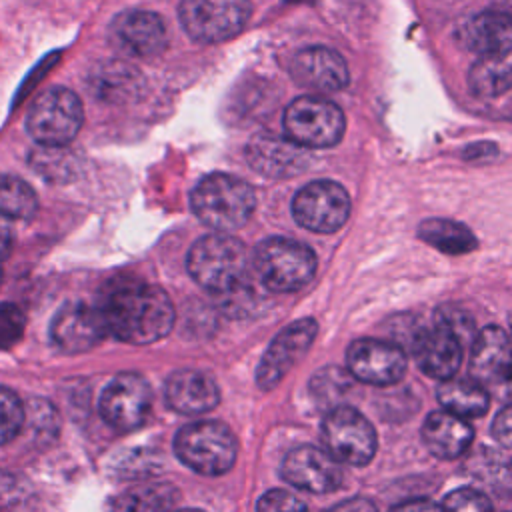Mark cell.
<instances>
[{
	"mask_svg": "<svg viewBox=\"0 0 512 512\" xmlns=\"http://www.w3.org/2000/svg\"><path fill=\"white\" fill-rule=\"evenodd\" d=\"M106 330L128 344H150L164 338L174 324L168 294L154 284L128 282L112 288L100 308Z\"/></svg>",
	"mask_w": 512,
	"mask_h": 512,
	"instance_id": "1",
	"label": "cell"
},
{
	"mask_svg": "<svg viewBox=\"0 0 512 512\" xmlns=\"http://www.w3.org/2000/svg\"><path fill=\"white\" fill-rule=\"evenodd\" d=\"M188 272L206 290L230 296L244 288L248 276V254L244 244L226 234H206L188 252Z\"/></svg>",
	"mask_w": 512,
	"mask_h": 512,
	"instance_id": "2",
	"label": "cell"
},
{
	"mask_svg": "<svg viewBox=\"0 0 512 512\" xmlns=\"http://www.w3.org/2000/svg\"><path fill=\"white\" fill-rule=\"evenodd\" d=\"M190 204L200 222L216 232H232L248 222L256 196L248 182L230 174H210L192 190Z\"/></svg>",
	"mask_w": 512,
	"mask_h": 512,
	"instance_id": "3",
	"label": "cell"
},
{
	"mask_svg": "<svg viewBox=\"0 0 512 512\" xmlns=\"http://www.w3.org/2000/svg\"><path fill=\"white\" fill-rule=\"evenodd\" d=\"M254 268L264 286L272 292H296L304 288L316 272V254L298 240L274 236L258 244Z\"/></svg>",
	"mask_w": 512,
	"mask_h": 512,
	"instance_id": "4",
	"label": "cell"
},
{
	"mask_svg": "<svg viewBox=\"0 0 512 512\" xmlns=\"http://www.w3.org/2000/svg\"><path fill=\"white\" fill-rule=\"evenodd\" d=\"M174 450L180 462L194 472L216 476L234 466L238 446L228 426L214 420H200L178 430Z\"/></svg>",
	"mask_w": 512,
	"mask_h": 512,
	"instance_id": "5",
	"label": "cell"
},
{
	"mask_svg": "<svg viewBox=\"0 0 512 512\" xmlns=\"http://www.w3.org/2000/svg\"><path fill=\"white\" fill-rule=\"evenodd\" d=\"M82 120L80 98L64 86H54L44 90L30 104L26 132L40 146H66L80 132Z\"/></svg>",
	"mask_w": 512,
	"mask_h": 512,
	"instance_id": "6",
	"label": "cell"
},
{
	"mask_svg": "<svg viewBox=\"0 0 512 512\" xmlns=\"http://www.w3.org/2000/svg\"><path fill=\"white\" fill-rule=\"evenodd\" d=\"M344 114L328 98L300 96L284 110V132L302 148H328L344 134Z\"/></svg>",
	"mask_w": 512,
	"mask_h": 512,
	"instance_id": "7",
	"label": "cell"
},
{
	"mask_svg": "<svg viewBox=\"0 0 512 512\" xmlns=\"http://www.w3.org/2000/svg\"><path fill=\"white\" fill-rule=\"evenodd\" d=\"M250 0H182L178 6L180 24L200 44L230 40L248 24Z\"/></svg>",
	"mask_w": 512,
	"mask_h": 512,
	"instance_id": "8",
	"label": "cell"
},
{
	"mask_svg": "<svg viewBox=\"0 0 512 512\" xmlns=\"http://www.w3.org/2000/svg\"><path fill=\"white\" fill-rule=\"evenodd\" d=\"M322 438L328 452L352 466H364L376 452V432L358 410L350 406L332 408L322 424Z\"/></svg>",
	"mask_w": 512,
	"mask_h": 512,
	"instance_id": "9",
	"label": "cell"
},
{
	"mask_svg": "<svg viewBox=\"0 0 512 512\" xmlns=\"http://www.w3.org/2000/svg\"><path fill=\"white\" fill-rule=\"evenodd\" d=\"M294 220L312 232L328 234L344 226L350 214L348 192L332 180H314L302 186L292 200Z\"/></svg>",
	"mask_w": 512,
	"mask_h": 512,
	"instance_id": "10",
	"label": "cell"
},
{
	"mask_svg": "<svg viewBox=\"0 0 512 512\" xmlns=\"http://www.w3.org/2000/svg\"><path fill=\"white\" fill-rule=\"evenodd\" d=\"M152 410L150 384L134 372L118 374L100 396V414L108 426L130 432L142 426Z\"/></svg>",
	"mask_w": 512,
	"mask_h": 512,
	"instance_id": "11",
	"label": "cell"
},
{
	"mask_svg": "<svg viewBox=\"0 0 512 512\" xmlns=\"http://www.w3.org/2000/svg\"><path fill=\"white\" fill-rule=\"evenodd\" d=\"M318 326L312 318H302L298 322H292L286 326L268 346L264 352L258 370H256V384L260 390L270 392L276 388L282 378L306 356L310 350L314 338H316Z\"/></svg>",
	"mask_w": 512,
	"mask_h": 512,
	"instance_id": "12",
	"label": "cell"
},
{
	"mask_svg": "<svg viewBox=\"0 0 512 512\" xmlns=\"http://www.w3.org/2000/svg\"><path fill=\"white\" fill-rule=\"evenodd\" d=\"M346 364L354 378L374 386H388L398 382L406 372V354L398 344L360 338L350 344Z\"/></svg>",
	"mask_w": 512,
	"mask_h": 512,
	"instance_id": "13",
	"label": "cell"
},
{
	"mask_svg": "<svg viewBox=\"0 0 512 512\" xmlns=\"http://www.w3.org/2000/svg\"><path fill=\"white\" fill-rule=\"evenodd\" d=\"M472 380L484 388L510 392L512 396V338L498 326H488L472 342Z\"/></svg>",
	"mask_w": 512,
	"mask_h": 512,
	"instance_id": "14",
	"label": "cell"
},
{
	"mask_svg": "<svg viewBox=\"0 0 512 512\" xmlns=\"http://www.w3.org/2000/svg\"><path fill=\"white\" fill-rule=\"evenodd\" d=\"M282 478L306 492L324 494L342 484V468L338 460L316 446H298L286 454L280 468Z\"/></svg>",
	"mask_w": 512,
	"mask_h": 512,
	"instance_id": "15",
	"label": "cell"
},
{
	"mask_svg": "<svg viewBox=\"0 0 512 512\" xmlns=\"http://www.w3.org/2000/svg\"><path fill=\"white\" fill-rule=\"evenodd\" d=\"M50 334L60 350L78 354L94 348L108 330L100 308L86 302H70L54 316Z\"/></svg>",
	"mask_w": 512,
	"mask_h": 512,
	"instance_id": "16",
	"label": "cell"
},
{
	"mask_svg": "<svg viewBox=\"0 0 512 512\" xmlns=\"http://www.w3.org/2000/svg\"><path fill=\"white\" fill-rule=\"evenodd\" d=\"M420 370L432 378H452L462 360V338L444 322L436 320L434 328H420L412 346Z\"/></svg>",
	"mask_w": 512,
	"mask_h": 512,
	"instance_id": "17",
	"label": "cell"
},
{
	"mask_svg": "<svg viewBox=\"0 0 512 512\" xmlns=\"http://www.w3.org/2000/svg\"><path fill=\"white\" fill-rule=\"evenodd\" d=\"M290 74L302 88L314 92H336L348 84L346 60L332 48L310 46L300 50L290 66Z\"/></svg>",
	"mask_w": 512,
	"mask_h": 512,
	"instance_id": "18",
	"label": "cell"
},
{
	"mask_svg": "<svg viewBox=\"0 0 512 512\" xmlns=\"http://www.w3.org/2000/svg\"><path fill=\"white\" fill-rule=\"evenodd\" d=\"M250 166L270 178H288L308 166V154L290 138L270 132L256 134L246 146Z\"/></svg>",
	"mask_w": 512,
	"mask_h": 512,
	"instance_id": "19",
	"label": "cell"
},
{
	"mask_svg": "<svg viewBox=\"0 0 512 512\" xmlns=\"http://www.w3.org/2000/svg\"><path fill=\"white\" fill-rule=\"evenodd\" d=\"M116 44L138 58H152L166 48L164 20L150 10H126L112 22Z\"/></svg>",
	"mask_w": 512,
	"mask_h": 512,
	"instance_id": "20",
	"label": "cell"
},
{
	"mask_svg": "<svg viewBox=\"0 0 512 512\" xmlns=\"http://www.w3.org/2000/svg\"><path fill=\"white\" fill-rule=\"evenodd\" d=\"M458 40L480 56L512 52V12L484 10L472 16L460 26Z\"/></svg>",
	"mask_w": 512,
	"mask_h": 512,
	"instance_id": "21",
	"label": "cell"
},
{
	"mask_svg": "<svg viewBox=\"0 0 512 512\" xmlns=\"http://www.w3.org/2000/svg\"><path fill=\"white\" fill-rule=\"evenodd\" d=\"M164 396L174 412L186 416L204 414L220 400L216 382L208 374L190 368L176 370L168 376Z\"/></svg>",
	"mask_w": 512,
	"mask_h": 512,
	"instance_id": "22",
	"label": "cell"
},
{
	"mask_svg": "<svg viewBox=\"0 0 512 512\" xmlns=\"http://www.w3.org/2000/svg\"><path fill=\"white\" fill-rule=\"evenodd\" d=\"M472 436V426L448 410H436L428 414L422 426V440L426 448L442 460L462 456L468 450Z\"/></svg>",
	"mask_w": 512,
	"mask_h": 512,
	"instance_id": "23",
	"label": "cell"
},
{
	"mask_svg": "<svg viewBox=\"0 0 512 512\" xmlns=\"http://www.w3.org/2000/svg\"><path fill=\"white\" fill-rule=\"evenodd\" d=\"M440 406L460 418H476L488 410V390L472 378H446L436 394Z\"/></svg>",
	"mask_w": 512,
	"mask_h": 512,
	"instance_id": "24",
	"label": "cell"
},
{
	"mask_svg": "<svg viewBox=\"0 0 512 512\" xmlns=\"http://www.w3.org/2000/svg\"><path fill=\"white\" fill-rule=\"evenodd\" d=\"M178 502V490L168 482H146L120 492L112 512H170Z\"/></svg>",
	"mask_w": 512,
	"mask_h": 512,
	"instance_id": "25",
	"label": "cell"
},
{
	"mask_svg": "<svg viewBox=\"0 0 512 512\" xmlns=\"http://www.w3.org/2000/svg\"><path fill=\"white\" fill-rule=\"evenodd\" d=\"M512 88V52L482 56L470 70V90L482 98L502 96Z\"/></svg>",
	"mask_w": 512,
	"mask_h": 512,
	"instance_id": "26",
	"label": "cell"
},
{
	"mask_svg": "<svg viewBox=\"0 0 512 512\" xmlns=\"http://www.w3.org/2000/svg\"><path fill=\"white\" fill-rule=\"evenodd\" d=\"M418 236L446 254H466L476 248V238L470 228L448 218H428L418 226Z\"/></svg>",
	"mask_w": 512,
	"mask_h": 512,
	"instance_id": "27",
	"label": "cell"
},
{
	"mask_svg": "<svg viewBox=\"0 0 512 512\" xmlns=\"http://www.w3.org/2000/svg\"><path fill=\"white\" fill-rule=\"evenodd\" d=\"M38 210V198L30 184L18 176L0 174V212L8 218L28 220Z\"/></svg>",
	"mask_w": 512,
	"mask_h": 512,
	"instance_id": "28",
	"label": "cell"
},
{
	"mask_svg": "<svg viewBox=\"0 0 512 512\" xmlns=\"http://www.w3.org/2000/svg\"><path fill=\"white\" fill-rule=\"evenodd\" d=\"M64 146H44L42 150L30 154V164L44 174V178H66L72 174L74 160L72 156L64 150Z\"/></svg>",
	"mask_w": 512,
	"mask_h": 512,
	"instance_id": "29",
	"label": "cell"
},
{
	"mask_svg": "<svg viewBox=\"0 0 512 512\" xmlns=\"http://www.w3.org/2000/svg\"><path fill=\"white\" fill-rule=\"evenodd\" d=\"M24 412L26 408L18 396L12 390L0 386V444L10 442L18 434L24 424Z\"/></svg>",
	"mask_w": 512,
	"mask_h": 512,
	"instance_id": "30",
	"label": "cell"
},
{
	"mask_svg": "<svg viewBox=\"0 0 512 512\" xmlns=\"http://www.w3.org/2000/svg\"><path fill=\"white\" fill-rule=\"evenodd\" d=\"M444 512H494L490 500L474 488H458L440 504Z\"/></svg>",
	"mask_w": 512,
	"mask_h": 512,
	"instance_id": "31",
	"label": "cell"
},
{
	"mask_svg": "<svg viewBox=\"0 0 512 512\" xmlns=\"http://www.w3.org/2000/svg\"><path fill=\"white\" fill-rule=\"evenodd\" d=\"M26 328L24 312L16 304H0V348L14 346Z\"/></svg>",
	"mask_w": 512,
	"mask_h": 512,
	"instance_id": "32",
	"label": "cell"
},
{
	"mask_svg": "<svg viewBox=\"0 0 512 512\" xmlns=\"http://www.w3.org/2000/svg\"><path fill=\"white\" fill-rule=\"evenodd\" d=\"M256 512H308V508L292 492L274 488V490H268L264 496H260L256 504Z\"/></svg>",
	"mask_w": 512,
	"mask_h": 512,
	"instance_id": "33",
	"label": "cell"
},
{
	"mask_svg": "<svg viewBox=\"0 0 512 512\" xmlns=\"http://www.w3.org/2000/svg\"><path fill=\"white\" fill-rule=\"evenodd\" d=\"M492 434L500 444L512 448V406H508L496 414V418L492 422Z\"/></svg>",
	"mask_w": 512,
	"mask_h": 512,
	"instance_id": "34",
	"label": "cell"
},
{
	"mask_svg": "<svg viewBox=\"0 0 512 512\" xmlns=\"http://www.w3.org/2000/svg\"><path fill=\"white\" fill-rule=\"evenodd\" d=\"M390 512H444L440 504L426 500V498H414V500H406L396 504Z\"/></svg>",
	"mask_w": 512,
	"mask_h": 512,
	"instance_id": "35",
	"label": "cell"
},
{
	"mask_svg": "<svg viewBox=\"0 0 512 512\" xmlns=\"http://www.w3.org/2000/svg\"><path fill=\"white\" fill-rule=\"evenodd\" d=\"M326 512H378L376 506L366 498H348L344 502H338Z\"/></svg>",
	"mask_w": 512,
	"mask_h": 512,
	"instance_id": "36",
	"label": "cell"
},
{
	"mask_svg": "<svg viewBox=\"0 0 512 512\" xmlns=\"http://www.w3.org/2000/svg\"><path fill=\"white\" fill-rule=\"evenodd\" d=\"M12 242H14V234H12L10 218L0 212V260H4L10 254Z\"/></svg>",
	"mask_w": 512,
	"mask_h": 512,
	"instance_id": "37",
	"label": "cell"
},
{
	"mask_svg": "<svg viewBox=\"0 0 512 512\" xmlns=\"http://www.w3.org/2000/svg\"><path fill=\"white\" fill-rule=\"evenodd\" d=\"M176 512H204V510H198V508H182V510H176Z\"/></svg>",
	"mask_w": 512,
	"mask_h": 512,
	"instance_id": "38",
	"label": "cell"
},
{
	"mask_svg": "<svg viewBox=\"0 0 512 512\" xmlns=\"http://www.w3.org/2000/svg\"><path fill=\"white\" fill-rule=\"evenodd\" d=\"M0 282H2V268H0Z\"/></svg>",
	"mask_w": 512,
	"mask_h": 512,
	"instance_id": "39",
	"label": "cell"
},
{
	"mask_svg": "<svg viewBox=\"0 0 512 512\" xmlns=\"http://www.w3.org/2000/svg\"><path fill=\"white\" fill-rule=\"evenodd\" d=\"M510 328H512V316H510Z\"/></svg>",
	"mask_w": 512,
	"mask_h": 512,
	"instance_id": "40",
	"label": "cell"
}]
</instances>
